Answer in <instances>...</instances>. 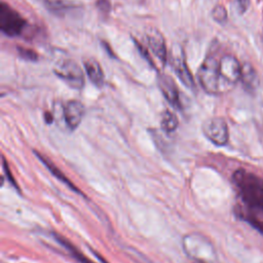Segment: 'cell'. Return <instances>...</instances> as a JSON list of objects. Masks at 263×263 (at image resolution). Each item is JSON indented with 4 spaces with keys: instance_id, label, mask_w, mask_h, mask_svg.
I'll return each instance as SVG.
<instances>
[{
    "instance_id": "obj_1",
    "label": "cell",
    "mask_w": 263,
    "mask_h": 263,
    "mask_svg": "<svg viewBox=\"0 0 263 263\" xmlns=\"http://www.w3.org/2000/svg\"><path fill=\"white\" fill-rule=\"evenodd\" d=\"M233 183L242 201L240 216L263 234V179L245 169L233 173Z\"/></svg>"
},
{
    "instance_id": "obj_2",
    "label": "cell",
    "mask_w": 263,
    "mask_h": 263,
    "mask_svg": "<svg viewBox=\"0 0 263 263\" xmlns=\"http://www.w3.org/2000/svg\"><path fill=\"white\" fill-rule=\"evenodd\" d=\"M182 247L186 255L195 260L209 262L214 261L216 258L211 242L198 233H190L184 236L182 239Z\"/></svg>"
},
{
    "instance_id": "obj_3",
    "label": "cell",
    "mask_w": 263,
    "mask_h": 263,
    "mask_svg": "<svg viewBox=\"0 0 263 263\" xmlns=\"http://www.w3.org/2000/svg\"><path fill=\"white\" fill-rule=\"evenodd\" d=\"M199 85L209 95H220V75L219 60L215 55H209L201 63L197 71Z\"/></svg>"
},
{
    "instance_id": "obj_4",
    "label": "cell",
    "mask_w": 263,
    "mask_h": 263,
    "mask_svg": "<svg viewBox=\"0 0 263 263\" xmlns=\"http://www.w3.org/2000/svg\"><path fill=\"white\" fill-rule=\"evenodd\" d=\"M242 65L232 55H224L219 59V75H220L221 94L231 91L241 81Z\"/></svg>"
},
{
    "instance_id": "obj_5",
    "label": "cell",
    "mask_w": 263,
    "mask_h": 263,
    "mask_svg": "<svg viewBox=\"0 0 263 263\" xmlns=\"http://www.w3.org/2000/svg\"><path fill=\"white\" fill-rule=\"evenodd\" d=\"M54 73L71 89L82 90L84 86V74L82 67L71 59L60 60L55 64Z\"/></svg>"
},
{
    "instance_id": "obj_6",
    "label": "cell",
    "mask_w": 263,
    "mask_h": 263,
    "mask_svg": "<svg viewBox=\"0 0 263 263\" xmlns=\"http://www.w3.org/2000/svg\"><path fill=\"white\" fill-rule=\"evenodd\" d=\"M26 20L5 2L0 5V30L8 37L20 36L26 27Z\"/></svg>"
},
{
    "instance_id": "obj_7",
    "label": "cell",
    "mask_w": 263,
    "mask_h": 263,
    "mask_svg": "<svg viewBox=\"0 0 263 263\" xmlns=\"http://www.w3.org/2000/svg\"><path fill=\"white\" fill-rule=\"evenodd\" d=\"M170 63L172 69L174 70L175 74L180 80V82L185 85L187 89L195 90L196 89V82L194 80V76L191 75L187 63L185 54L182 47L178 43H175L170 50Z\"/></svg>"
},
{
    "instance_id": "obj_8",
    "label": "cell",
    "mask_w": 263,
    "mask_h": 263,
    "mask_svg": "<svg viewBox=\"0 0 263 263\" xmlns=\"http://www.w3.org/2000/svg\"><path fill=\"white\" fill-rule=\"evenodd\" d=\"M203 133L209 141L217 146H224L229 143L230 130L227 122L222 117L206 120L203 125Z\"/></svg>"
},
{
    "instance_id": "obj_9",
    "label": "cell",
    "mask_w": 263,
    "mask_h": 263,
    "mask_svg": "<svg viewBox=\"0 0 263 263\" xmlns=\"http://www.w3.org/2000/svg\"><path fill=\"white\" fill-rule=\"evenodd\" d=\"M157 84L164 97L174 108L181 109L182 105L180 101L179 90L173 78L168 74H160L157 77Z\"/></svg>"
},
{
    "instance_id": "obj_10",
    "label": "cell",
    "mask_w": 263,
    "mask_h": 263,
    "mask_svg": "<svg viewBox=\"0 0 263 263\" xmlns=\"http://www.w3.org/2000/svg\"><path fill=\"white\" fill-rule=\"evenodd\" d=\"M146 39L149 49L159 59L162 65H165L166 60H168V51H166V46L163 34L155 28H150L146 32Z\"/></svg>"
},
{
    "instance_id": "obj_11",
    "label": "cell",
    "mask_w": 263,
    "mask_h": 263,
    "mask_svg": "<svg viewBox=\"0 0 263 263\" xmlns=\"http://www.w3.org/2000/svg\"><path fill=\"white\" fill-rule=\"evenodd\" d=\"M84 115L83 104L77 100L68 101L64 107V117L70 130H75L81 125Z\"/></svg>"
},
{
    "instance_id": "obj_12",
    "label": "cell",
    "mask_w": 263,
    "mask_h": 263,
    "mask_svg": "<svg viewBox=\"0 0 263 263\" xmlns=\"http://www.w3.org/2000/svg\"><path fill=\"white\" fill-rule=\"evenodd\" d=\"M83 67L93 84L97 87H102L105 83V76L98 61H96L94 58H85L83 60Z\"/></svg>"
},
{
    "instance_id": "obj_13",
    "label": "cell",
    "mask_w": 263,
    "mask_h": 263,
    "mask_svg": "<svg viewBox=\"0 0 263 263\" xmlns=\"http://www.w3.org/2000/svg\"><path fill=\"white\" fill-rule=\"evenodd\" d=\"M241 82L245 90L249 93H254L259 86V76L256 69L250 63H244L242 65Z\"/></svg>"
},
{
    "instance_id": "obj_14",
    "label": "cell",
    "mask_w": 263,
    "mask_h": 263,
    "mask_svg": "<svg viewBox=\"0 0 263 263\" xmlns=\"http://www.w3.org/2000/svg\"><path fill=\"white\" fill-rule=\"evenodd\" d=\"M34 152H35V154H36V156L38 157V159L40 160V162L43 163V164H45V165L47 166L48 170H49L52 175H54V176H55L57 179H59L61 182H63L64 184H66V185H67L69 188H71L72 190L76 191L77 194L82 195V191H81L80 189H78V188L74 185V184L65 176V175L63 174V172L61 171L54 163H52L50 160L47 159V157H45L42 154H40L39 152H37V151H34Z\"/></svg>"
},
{
    "instance_id": "obj_15",
    "label": "cell",
    "mask_w": 263,
    "mask_h": 263,
    "mask_svg": "<svg viewBox=\"0 0 263 263\" xmlns=\"http://www.w3.org/2000/svg\"><path fill=\"white\" fill-rule=\"evenodd\" d=\"M45 5L48 10L56 16H63L68 11L73 10L74 5L63 0H46Z\"/></svg>"
},
{
    "instance_id": "obj_16",
    "label": "cell",
    "mask_w": 263,
    "mask_h": 263,
    "mask_svg": "<svg viewBox=\"0 0 263 263\" xmlns=\"http://www.w3.org/2000/svg\"><path fill=\"white\" fill-rule=\"evenodd\" d=\"M161 126L165 133H168V134L173 133V132L177 130L179 126V120H178L177 115L170 110H165L162 115Z\"/></svg>"
},
{
    "instance_id": "obj_17",
    "label": "cell",
    "mask_w": 263,
    "mask_h": 263,
    "mask_svg": "<svg viewBox=\"0 0 263 263\" xmlns=\"http://www.w3.org/2000/svg\"><path fill=\"white\" fill-rule=\"evenodd\" d=\"M54 236H55V239L58 241V243H60L61 245H63V246H64L68 251L71 252V253H72V255H73L78 261H81L82 263H94V262L91 261L90 259H87L86 257H84L83 255H82L81 253H78V252L71 246V245H70L67 241H65L63 238H61V236H60L59 234L55 233Z\"/></svg>"
},
{
    "instance_id": "obj_18",
    "label": "cell",
    "mask_w": 263,
    "mask_h": 263,
    "mask_svg": "<svg viewBox=\"0 0 263 263\" xmlns=\"http://www.w3.org/2000/svg\"><path fill=\"white\" fill-rule=\"evenodd\" d=\"M17 52H19V56L26 60V61H30V62H36L38 60V55L37 52L31 49H26L22 47H17Z\"/></svg>"
},
{
    "instance_id": "obj_19",
    "label": "cell",
    "mask_w": 263,
    "mask_h": 263,
    "mask_svg": "<svg viewBox=\"0 0 263 263\" xmlns=\"http://www.w3.org/2000/svg\"><path fill=\"white\" fill-rule=\"evenodd\" d=\"M212 16L217 23L224 24L227 20V12L225 7L222 5H216L212 12Z\"/></svg>"
},
{
    "instance_id": "obj_20",
    "label": "cell",
    "mask_w": 263,
    "mask_h": 263,
    "mask_svg": "<svg viewBox=\"0 0 263 263\" xmlns=\"http://www.w3.org/2000/svg\"><path fill=\"white\" fill-rule=\"evenodd\" d=\"M98 10L104 14H108L111 11V3L109 0H97Z\"/></svg>"
},
{
    "instance_id": "obj_21",
    "label": "cell",
    "mask_w": 263,
    "mask_h": 263,
    "mask_svg": "<svg viewBox=\"0 0 263 263\" xmlns=\"http://www.w3.org/2000/svg\"><path fill=\"white\" fill-rule=\"evenodd\" d=\"M2 164H3V168H4V172H5L6 176H7V179L10 180V182L13 184V185H14L16 188H17V184L16 183V181H15L14 178H13V175H12V173H11L10 166H8V164H7V163H6V160L4 159V157H3V161H2Z\"/></svg>"
},
{
    "instance_id": "obj_22",
    "label": "cell",
    "mask_w": 263,
    "mask_h": 263,
    "mask_svg": "<svg viewBox=\"0 0 263 263\" xmlns=\"http://www.w3.org/2000/svg\"><path fill=\"white\" fill-rule=\"evenodd\" d=\"M236 4L240 14H244L250 6V0H236Z\"/></svg>"
},
{
    "instance_id": "obj_23",
    "label": "cell",
    "mask_w": 263,
    "mask_h": 263,
    "mask_svg": "<svg viewBox=\"0 0 263 263\" xmlns=\"http://www.w3.org/2000/svg\"><path fill=\"white\" fill-rule=\"evenodd\" d=\"M46 120H47L48 124H50V122L52 121V116H51L50 113H49V112L46 113Z\"/></svg>"
},
{
    "instance_id": "obj_24",
    "label": "cell",
    "mask_w": 263,
    "mask_h": 263,
    "mask_svg": "<svg viewBox=\"0 0 263 263\" xmlns=\"http://www.w3.org/2000/svg\"><path fill=\"white\" fill-rule=\"evenodd\" d=\"M194 263H207V262H204V261H199V260H196Z\"/></svg>"
}]
</instances>
